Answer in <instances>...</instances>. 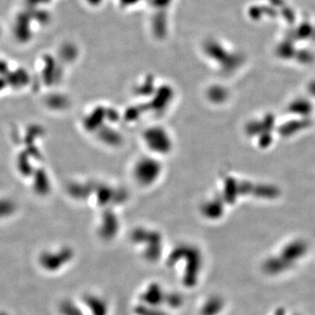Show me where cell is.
Returning a JSON list of instances; mask_svg holds the SVG:
<instances>
[{
  "instance_id": "6da1fadb",
  "label": "cell",
  "mask_w": 315,
  "mask_h": 315,
  "mask_svg": "<svg viewBox=\"0 0 315 315\" xmlns=\"http://www.w3.org/2000/svg\"><path fill=\"white\" fill-rule=\"evenodd\" d=\"M87 3L90 5V6H93V7H96V6H99L100 5L101 2H102V0H86Z\"/></svg>"
}]
</instances>
